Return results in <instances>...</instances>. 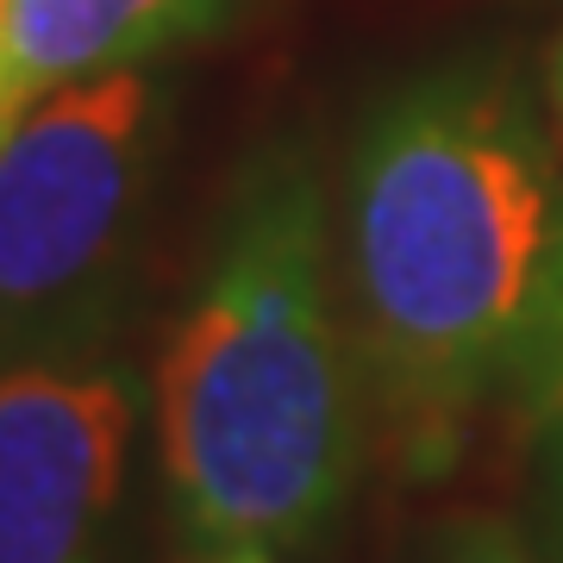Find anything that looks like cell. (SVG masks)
Wrapping results in <instances>:
<instances>
[{
    "label": "cell",
    "mask_w": 563,
    "mask_h": 563,
    "mask_svg": "<svg viewBox=\"0 0 563 563\" xmlns=\"http://www.w3.org/2000/svg\"><path fill=\"white\" fill-rule=\"evenodd\" d=\"M232 0H7L0 20V88L32 107L69 81L163 63L176 44L225 25Z\"/></svg>",
    "instance_id": "obj_5"
},
{
    "label": "cell",
    "mask_w": 563,
    "mask_h": 563,
    "mask_svg": "<svg viewBox=\"0 0 563 563\" xmlns=\"http://www.w3.org/2000/svg\"><path fill=\"white\" fill-rule=\"evenodd\" d=\"M339 288L369 407L413 470L563 344V163L501 63L395 81L344 151Z\"/></svg>",
    "instance_id": "obj_1"
},
{
    "label": "cell",
    "mask_w": 563,
    "mask_h": 563,
    "mask_svg": "<svg viewBox=\"0 0 563 563\" xmlns=\"http://www.w3.org/2000/svg\"><path fill=\"white\" fill-rule=\"evenodd\" d=\"M139 413L120 357L0 376V563H120Z\"/></svg>",
    "instance_id": "obj_4"
},
{
    "label": "cell",
    "mask_w": 563,
    "mask_h": 563,
    "mask_svg": "<svg viewBox=\"0 0 563 563\" xmlns=\"http://www.w3.org/2000/svg\"><path fill=\"white\" fill-rule=\"evenodd\" d=\"M558 113H563V51H558Z\"/></svg>",
    "instance_id": "obj_10"
},
{
    "label": "cell",
    "mask_w": 563,
    "mask_h": 563,
    "mask_svg": "<svg viewBox=\"0 0 563 563\" xmlns=\"http://www.w3.org/2000/svg\"><path fill=\"white\" fill-rule=\"evenodd\" d=\"M544 558H551V551H544ZM551 563H563V558H551Z\"/></svg>",
    "instance_id": "obj_11"
},
{
    "label": "cell",
    "mask_w": 563,
    "mask_h": 563,
    "mask_svg": "<svg viewBox=\"0 0 563 563\" xmlns=\"http://www.w3.org/2000/svg\"><path fill=\"white\" fill-rule=\"evenodd\" d=\"M0 20H7V0H0ZM13 120H20V107L7 101V88H0V139L13 132Z\"/></svg>",
    "instance_id": "obj_9"
},
{
    "label": "cell",
    "mask_w": 563,
    "mask_h": 563,
    "mask_svg": "<svg viewBox=\"0 0 563 563\" xmlns=\"http://www.w3.org/2000/svg\"><path fill=\"white\" fill-rule=\"evenodd\" d=\"M169 69L38 95L0 139V376L113 357L144 276Z\"/></svg>",
    "instance_id": "obj_3"
},
{
    "label": "cell",
    "mask_w": 563,
    "mask_h": 563,
    "mask_svg": "<svg viewBox=\"0 0 563 563\" xmlns=\"http://www.w3.org/2000/svg\"><path fill=\"white\" fill-rule=\"evenodd\" d=\"M207 563H276V551H257V544H239V551H213Z\"/></svg>",
    "instance_id": "obj_8"
},
{
    "label": "cell",
    "mask_w": 563,
    "mask_h": 563,
    "mask_svg": "<svg viewBox=\"0 0 563 563\" xmlns=\"http://www.w3.org/2000/svg\"><path fill=\"white\" fill-rule=\"evenodd\" d=\"M407 563H551L544 544L520 520H507L495 507H457L426 526Z\"/></svg>",
    "instance_id": "obj_6"
},
{
    "label": "cell",
    "mask_w": 563,
    "mask_h": 563,
    "mask_svg": "<svg viewBox=\"0 0 563 563\" xmlns=\"http://www.w3.org/2000/svg\"><path fill=\"white\" fill-rule=\"evenodd\" d=\"M520 420L532 439V483L544 514V551L563 558V344L544 357L532 388L520 395Z\"/></svg>",
    "instance_id": "obj_7"
},
{
    "label": "cell",
    "mask_w": 563,
    "mask_h": 563,
    "mask_svg": "<svg viewBox=\"0 0 563 563\" xmlns=\"http://www.w3.org/2000/svg\"><path fill=\"white\" fill-rule=\"evenodd\" d=\"M157 457L181 544L313 551L369 457V383L307 144L251 151L157 357Z\"/></svg>",
    "instance_id": "obj_2"
}]
</instances>
